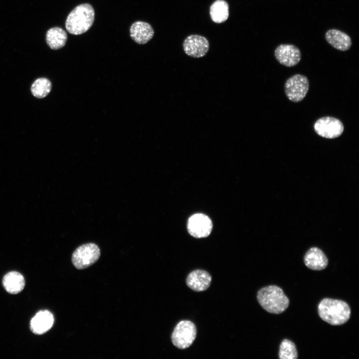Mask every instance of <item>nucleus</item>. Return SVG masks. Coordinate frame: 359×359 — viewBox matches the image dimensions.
<instances>
[{
    "label": "nucleus",
    "mask_w": 359,
    "mask_h": 359,
    "mask_svg": "<svg viewBox=\"0 0 359 359\" xmlns=\"http://www.w3.org/2000/svg\"><path fill=\"white\" fill-rule=\"evenodd\" d=\"M100 256L98 246L93 243H88L77 247L72 254L71 260L76 268L84 269L95 263Z\"/></svg>",
    "instance_id": "nucleus-4"
},
{
    "label": "nucleus",
    "mask_w": 359,
    "mask_h": 359,
    "mask_svg": "<svg viewBox=\"0 0 359 359\" xmlns=\"http://www.w3.org/2000/svg\"><path fill=\"white\" fill-rule=\"evenodd\" d=\"M67 40V33L60 27L51 28L46 33V41L52 49L57 50L63 47Z\"/></svg>",
    "instance_id": "nucleus-17"
},
{
    "label": "nucleus",
    "mask_w": 359,
    "mask_h": 359,
    "mask_svg": "<svg viewBox=\"0 0 359 359\" xmlns=\"http://www.w3.org/2000/svg\"><path fill=\"white\" fill-rule=\"evenodd\" d=\"M211 281L210 275L206 271L197 269L190 272L186 279L187 286L196 292L206 290Z\"/></svg>",
    "instance_id": "nucleus-13"
},
{
    "label": "nucleus",
    "mask_w": 359,
    "mask_h": 359,
    "mask_svg": "<svg viewBox=\"0 0 359 359\" xmlns=\"http://www.w3.org/2000/svg\"><path fill=\"white\" fill-rule=\"evenodd\" d=\"M274 55L281 64L288 67L296 65L301 58L300 49L296 46L289 44L278 46L275 50Z\"/></svg>",
    "instance_id": "nucleus-10"
},
{
    "label": "nucleus",
    "mask_w": 359,
    "mask_h": 359,
    "mask_svg": "<svg viewBox=\"0 0 359 359\" xmlns=\"http://www.w3.org/2000/svg\"><path fill=\"white\" fill-rule=\"evenodd\" d=\"M209 47L208 40L199 35H190L183 42L184 52L189 56L200 58L205 55Z\"/></svg>",
    "instance_id": "nucleus-9"
},
{
    "label": "nucleus",
    "mask_w": 359,
    "mask_h": 359,
    "mask_svg": "<svg viewBox=\"0 0 359 359\" xmlns=\"http://www.w3.org/2000/svg\"><path fill=\"white\" fill-rule=\"evenodd\" d=\"M284 87L289 100L297 103L306 97L309 89V82L305 76L296 74L286 80Z\"/></svg>",
    "instance_id": "nucleus-6"
},
{
    "label": "nucleus",
    "mask_w": 359,
    "mask_h": 359,
    "mask_svg": "<svg viewBox=\"0 0 359 359\" xmlns=\"http://www.w3.org/2000/svg\"><path fill=\"white\" fill-rule=\"evenodd\" d=\"M95 12L89 3H82L76 6L68 14L65 22L67 31L73 35L86 32L92 25Z\"/></svg>",
    "instance_id": "nucleus-2"
},
{
    "label": "nucleus",
    "mask_w": 359,
    "mask_h": 359,
    "mask_svg": "<svg viewBox=\"0 0 359 359\" xmlns=\"http://www.w3.org/2000/svg\"><path fill=\"white\" fill-rule=\"evenodd\" d=\"M325 38L331 45L341 51H347L352 45V40L350 36L336 29L328 30L326 32Z\"/></svg>",
    "instance_id": "nucleus-15"
},
{
    "label": "nucleus",
    "mask_w": 359,
    "mask_h": 359,
    "mask_svg": "<svg viewBox=\"0 0 359 359\" xmlns=\"http://www.w3.org/2000/svg\"><path fill=\"white\" fill-rule=\"evenodd\" d=\"M2 285L8 293L16 294L23 289L25 286V280L23 276L19 272L11 271L3 277Z\"/></svg>",
    "instance_id": "nucleus-16"
},
{
    "label": "nucleus",
    "mask_w": 359,
    "mask_h": 359,
    "mask_svg": "<svg viewBox=\"0 0 359 359\" xmlns=\"http://www.w3.org/2000/svg\"><path fill=\"white\" fill-rule=\"evenodd\" d=\"M196 328L188 320L180 321L175 327L171 338L173 345L178 349H185L189 347L195 339Z\"/></svg>",
    "instance_id": "nucleus-5"
},
{
    "label": "nucleus",
    "mask_w": 359,
    "mask_h": 359,
    "mask_svg": "<svg viewBox=\"0 0 359 359\" xmlns=\"http://www.w3.org/2000/svg\"><path fill=\"white\" fill-rule=\"evenodd\" d=\"M257 298L260 306L272 314L283 313L289 305V300L282 289L275 285L268 286L260 289Z\"/></svg>",
    "instance_id": "nucleus-3"
},
{
    "label": "nucleus",
    "mask_w": 359,
    "mask_h": 359,
    "mask_svg": "<svg viewBox=\"0 0 359 359\" xmlns=\"http://www.w3.org/2000/svg\"><path fill=\"white\" fill-rule=\"evenodd\" d=\"M279 358L280 359H296L298 352L296 345L291 341L284 339L280 345Z\"/></svg>",
    "instance_id": "nucleus-20"
},
{
    "label": "nucleus",
    "mask_w": 359,
    "mask_h": 359,
    "mask_svg": "<svg viewBox=\"0 0 359 359\" xmlns=\"http://www.w3.org/2000/svg\"><path fill=\"white\" fill-rule=\"evenodd\" d=\"M229 6L224 0H216L211 5L209 13L211 20L215 23L225 21L229 16Z\"/></svg>",
    "instance_id": "nucleus-18"
},
{
    "label": "nucleus",
    "mask_w": 359,
    "mask_h": 359,
    "mask_svg": "<svg viewBox=\"0 0 359 359\" xmlns=\"http://www.w3.org/2000/svg\"><path fill=\"white\" fill-rule=\"evenodd\" d=\"M131 38L137 43L144 44L149 41L154 35V30L148 23L142 21L134 22L130 28Z\"/></svg>",
    "instance_id": "nucleus-12"
},
{
    "label": "nucleus",
    "mask_w": 359,
    "mask_h": 359,
    "mask_svg": "<svg viewBox=\"0 0 359 359\" xmlns=\"http://www.w3.org/2000/svg\"><path fill=\"white\" fill-rule=\"evenodd\" d=\"M53 322L51 313L47 310L40 311L31 320L30 328L34 334L42 335L51 328Z\"/></svg>",
    "instance_id": "nucleus-11"
},
{
    "label": "nucleus",
    "mask_w": 359,
    "mask_h": 359,
    "mask_svg": "<svg viewBox=\"0 0 359 359\" xmlns=\"http://www.w3.org/2000/svg\"><path fill=\"white\" fill-rule=\"evenodd\" d=\"M318 313L320 318L331 325H341L350 319L351 309L345 301L324 298L319 304Z\"/></svg>",
    "instance_id": "nucleus-1"
},
{
    "label": "nucleus",
    "mask_w": 359,
    "mask_h": 359,
    "mask_svg": "<svg viewBox=\"0 0 359 359\" xmlns=\"http://www.w3.org/2000/svg\"><path fill=\"white\" fill-rule=\"evenodd\" d=\"M51 83L45 78L36 79L32 84L31 88L32 94L38 98H43L46 96L50 92Z\"/></svg>",
    "instance_id": "nucleus-19"
},
{
    "label": "nucleus",
    "mask_w": 359,
    "mask_h": 359,
    "mask_svg": "<svg viewBox=\"0 0 359 359\" xmlns=\"http://www.w3.org/2000/svg\"><path fill=\"white\" fill-rule=\"evenodd\" d=\"M304 261L308 268L314 270H322L328 264L326 255L317 247L311 248L305 254Z\"/></svg>",
    "instance_id": "nucleus-14"
},
{
    "label": "nucleus",
    "mask_w": 359,
    "mask_h": 359,
    "mask_svg": "<svg viewBox=\"0 0 359 359\" xmlns=\"http://www.w3.org/2000/svg\"><path fill=\"white\" fill-rule=\"evenodd\" d=\"M212 223L210 219L202 213L191 215L187 221V230L194 237L199 238L207 237L211 233Z\"/></svg>",
    "instance_id": "nucleus-8"
},
{
    "label": "nucleus",
    "mask_w": 359,
    "mask_h": 359,
    "mask_svg": "<svg viewBox=\"0 0 359 359\" xmlns=\"http://www.w3.org/2000/svg\"><path fill=\"white\" fill-rule=\"evenodd\" d=\"M314 128L318 135L327 139L337 138L344 130L343 124L340 120L329 116L319 119L314 124Z\"/></svg>",
    "instance_id": "nucleus-7"
}]
</instances>
